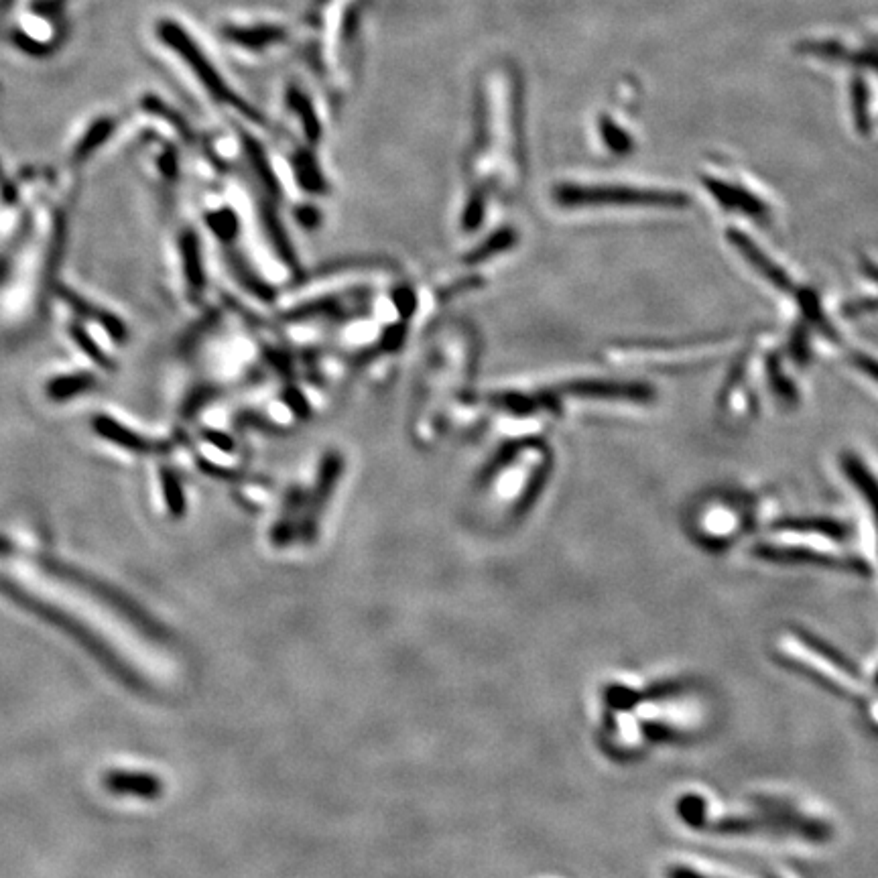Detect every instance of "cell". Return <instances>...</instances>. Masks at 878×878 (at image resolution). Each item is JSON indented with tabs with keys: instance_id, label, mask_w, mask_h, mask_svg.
I'll list each match as a JSON object with an SVG mask.
<instances>
[{
	"instance_id": "3",
	"label": "cell",
	"mask_w": 878,
	"mask_h": 878,
	"mask_svg": "<svg viewBox=\"0 0 878 878\" xmlns=\"http://www.w3.org/2000/svg\"><path fill=\"white\" fill-rule=\"evenodd\" d=\"M39 563H41V568L47 574H51L53 578L70 582V584L82 588L84 592H88L90 596L98 598L102 604L112 608L124 620H129L135 626V629L141 631L145 637L155 639V641H163L165 639L161 626L147 612H143L133 600H129L122 592H118L114 586H108V584L96 580L94 576H88L82 570H76V568L68 566V563L57 561L53 557H41Z\"/></svg>"
},
{
	"instance_id": "10",
	"label": "cell",
	"mask_w": 878,
	"mask_h": 878,
	"mask_svg": "<svg viewBox=\"0 0 878 878\" xmlns=\"http://www.w3.org/2000/svg\"><path fill=\"white\" fill-rule=\"evenodd\" d=\"M96 429H100L102 435H106L108 439H112V442H116V444H120L124 448H133V450H145L147 448V444L143 442L141 437H137L135 433L120 427L118 423H114L110 419L96 421Z\"/></svg>"
},
{
	"instance_id": "6",
	"label": "cell",
	"mask_w": 878,
	"mask_h": 878,
	"mask_svg": "<svg viewBox=\"0 0 878 878\" xmlns=\"http://www.w3.org/2000/svg\"><path fill=\"white\" fill-rule=\"evenodd\" d=\"M728 240L734 244V248L738 250V253L746 259V263H750V267L755 269L763 279H767L773 287H777L781 291H793V283H791L789 275L781 267H777L750 236H746V234H742L738 230H730L728 232Z\"/></svg>"
},
{
	"instance_id": "2",
	"label": "cell",
	"mask_w": 878,
	"mask_h": 878,
	"mask_svg": "<svg viewBox=\"0 0 878 878\" xmlns=\"http://www.w3.org/2000/svg\"><path fill=\"white\" fill-rule=\"evenodd\" d=\"M364 0H320L311 11V29L320 35L316 49V68L330 76L334 84H342L344 76V55L352 39L350 27L358 21L352 17L360 13Z\"/></svg>"
},
{
	"instance_id": "11",
	"label": "cell",
	"mask_w": 878,
	"mask_h": 878,
	"mask_svg": "<svg viewBox=\"0 0 878 878\" xmlns=\"http://www.w3.org/2000/svg\"><path fill=\"white\" fill-rule=\"evenodd\" d=\"M779 527H783V529H799V531H818V533L830 535L834 539H842L844 533H846L844 525H840L836 521H824V519H818V521H783V523H779Z\"/></svg>"
},
{
	"instance_id": "12",
	"label": "cell",
	"mask_w": 878,
	"mask_h": 878,
	"mask_svg": "<svg viewBox=\"0 0 878 878\" xmlns=\"http://www.w3.org/2000/svg\"><path fill=\"white\" fill-rule=\"evenodd\" d=\"M799 301H801V307H803V311H805V316L813 322V326H818L824 334H828V336H834V330H832V324L828 326V322H826V318H824V313H822V307H820V303H818V297H815L811 291H801L799 293Z\"/></svg>"
},
{
	"instance_id": "1",
	"label": "cell",
	"mask_w": 878,
	"mask_h": 878,
	"mask_svg": "<svg viewBox=\"0 0 878 878\" xmlns=\"http://www.w3.org/2000/svg\"><path fill=\"white\" fill-rule=\"evenodd\" d=\"M0 594L7 596L13 604L23 608L25 612L35 614L37 618H41L43 622L53 626V629H57L59 633H64L80 647H84L98 663H102V667L108 673H112L124 685H129L131 689L145 687V679L127 661H124L100 635H96L88 624H84L82 620H78L70 612L61 610L59 606H55L51 602L41 600L39 596L27 592L23 586H19L17 582H13L11 578H7L3 574H0Z\"/></svg>"
},
{
	"instance_id": "17",
	"label": "cell",
	"mask_w": 878,
	"mask_h": 878,
	"mask_svg": "<svg viewBox=\"0 0 878 878\" xmlns=\"http://www.w3.org/2000/svg\"><path fill=\"white\" fill-rule=\"evenodd\" d=\"M11 549H13V545H11L7 539L0 537V553H3V555H5V553H11Z\"/></svg>"
},
{
	"instance_id": "5",
	"label": "cell",
	"mask_w": 878,
	"mask_h": 878,
	"mask_svg": "<svg viewBox=\"0 0 878 878\" xmlns=\"http://www.w3.org/2000/svg\"><path fill=\"white\" fill-rule=\"evenodd\" d=\"M566 391L578 397L594 399H626V401H651L655 397L653 387L643 383H616V381H572Z\"/></svg>"
},
{
	"instance_id": "15",
	"label": "cell",
	"mask_w": 878,
	"mask_h": 878,
	"mask_svg": "<svg viewBox=\"0 0 878 878\" xmlns=\"http://www.w3.org/2000/svg\"><path fill=\"white\" fill-rule=\"evenodd\" d=\"M771 381H773V387H775V393L777 395H781L783 399H789V401H795V391H793V387L785 381V376H783V372H779L775 366H771Z\"/></svg>"
},
{
	"instance_id": "16",
	"label": "cell",
	"mask_w": 878,
	"mask_h": 878,
	"mask_svg": "<svg viewBox=\"0 0 878 878\" xmlns=\"http://www.w3.org/2000/svg\"><path fill=\"white\" fill-rule=\"evenodd\" d=\"M80 387H84V381H82V379H66V381H59V383L53 387V395H57V397H68V395L76 393Z\"/></svg>"
},
{
	"instance_id": "8",
	"label": "cell",
	"mask_w": 878,
	"mask_h": 878,
	"mask_svg": "<svg viewBox=\"0 0 878 878\" xmlns=\"http://www.w3.org/2000/svg\"><path fill=\"white\" fill-rule=\"evenodd\" d=\"M104 787L112 795H133L139 799H157L163 791L159 777L141 771H108Z\"/></svg>"
},
{
	"instance_id": "4",
	"label": "cell",
	"mask_w": 878,
	"mask_h": 878,
	"mask_svg": "<svg viewBox=\"0 0 878 878\" xmlns=\"http://www.w3.org/2000/svg\"><path fill=\"white\" fill-rule=\"evenodd\" d=\"M555 198L563 206H667L687 204L685 194L665 190H643L629 185H559Z\"/></svg>"
},
{
	"instance_id": "13",
	"label": "cell",
	"mask_w": 878,
	"mask_h": 878,
	"mask_svg": "<svg viewBox=\"0 0 878 878\" xmlns=\"http://www.w3.org/2000/svg\"><path fill=\"white\" fill-rule=\"evenodd\" d=\"M604 139H606V143H608V147L614 151V153H626L631 149V141H629V137H626L624 133H620V129H616V127H612V124H604Z\"/></svg>"
},
{
	"instance_id": "14",
	"label": "cell",
	"mask_w": 878,
	"mask_h": 878,
	"mask_svg": "<svg viewBox=\"0 0 878 878\" xmlns=\"http://www.w3.org/2000/svg\"><path fill=\"white\" fill-rule=\"evenodd\" d=\"M852 362L866 374V376H870V379L874 381V383H878V360H874L872 356H868V354H860V352H854L852 354Z\"/></svg>"
},
{
	"instance_id": "7",
	"label": "cell",
	"mask_w": 878,
	"mask_h": 878,
	"mask_svg": "<svg viewBox=\"0 0 878 878\" xmlns=\"http://www.w3.org/2000/svg\"><path fill=\"white\" fill-rule=\"evenodd\" d=\"M704 185L710 190V194L724 206L730 210H738L740 214H746L755 220H769V206L759 200L755 194H750L744 187L714 179V177H704Z\"/></svg>"
},
{
	"instance_id": "9",
	"label": "cell",
	"mask_w": 878,
	"mask_h": 878,
	"mask_svg": "<svg viewBox=\"0 0 878 878\" xmlns=\"http://www.w3.org/2000/svg\"><path fill=\"white\" fill-rule=\"evenodd\" d=\"M842 468H844V474L850 478V482L868 500L872 513L878 519V480L872 476V472L866 468V464L850 452L842 454Z\"/></svg>"
}]
</instances>
